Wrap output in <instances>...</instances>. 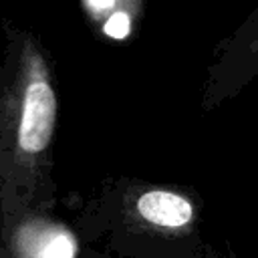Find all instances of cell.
<instances>
[{
  "mask_svg": "<svg viewBox=\"0 0 258 258\" xmlns=\"http://www.w3.org/2000/svg\"><path fill=\"white\" fill-rule=\"evenodd\" d=\"M0 67V216L18 208L54 212V62L34 30L2 18Z\"/></svg>",
  "mask_w": 258,
  "mask_h": 258,
  "instance_id": "obj_1",
  "label": "cell"
},
{
  "mask_svg": "<svg viewBox=\"0 0 258 258\" xmlns=\"http://www.w3.org/2000/svg\"><path fill=\"white\" fill-rule=\"evenodd\" d=\"M75 228L85 248L109 258H214L204 200L183 183L105 177L79 208Z\"/></svg>",
  "mask_w": 258,
  "mask_h": 258,
  "instance_id": "obj_2",
  "label": "cell"
},
{
  "mask_svg": "<svg viewBox=\"0 0 258 258\" xmlns=\"http://www.w3.org/2000/svg\"><path fill=\"white\" fill-rule=\"evenodd\" d=\"M258 75V6L228 34L212 54L208 64L200 109L216 111L222 103L234 99Z\"/></svg>",
  "mask_w": 258,
  "mask_h": 258,
  "instance_id": "obj_3",
  "label": "cell"
},
{
  "mask_svg": "<svg viewBox=\"0 0 258 258\" xmlns=\"http://www.w3.org/2000/svg\"><path fill=\"white\" fill-rule=\"evenodd\" d=\"M83 250L77 228L54 212L18 208L0 216V258H81Z\"/></svg>",
  "mask_w": 258,
  "mask_h": 258,
  "instance_id": "obj_4",
  "label": "cell"
},
{
  "mask_svg": "<svg viewBox=\"0 0 258 258\" xmlns=\"http://www.w3.org/2000/svg\"><path fill=\"white\" fill-rule=\"evenodd\" d=\"M87 24L95 32V36L105 38L109 42H125L129 40L141 26L147 10V2L143 0H83L79 4Z\"/></svg>",
  "mask_w": 258,
  "mask_h": 258,
  "instance_id": "obj_5",
  "label": "cell"
},
{
  "mask_svg": "<svg viewBox=\"0 0 258 258\" xmlns=\"http://www.w3.org/2000/svg\"><path fill=\"white\" fill-rule=\"evenodd\" d=\"M81 258H109V256H103V254H99V252H93V250L85 248V250H83V256H81Z\"/></svg>",
  "mask_w": 258,
  "mask_h": 258,
  "instance_id": "obj_6",
  "label": "cell"
}]
</instances>
